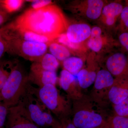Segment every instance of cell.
Here are the masks:
<instances>
[{
	"mask_svg": "<svg viewBox=\"0 0 128 128\" xmlns=\"http://www.w3.org/2000/svg\"><path fill=\"white\" fill-rule=\"evenodd\" d=\"M7 25L34 32L54 41L66 33L68 26L61 9L52 4L38 9H28Z\"/></svg>",
	"mask_w": 128,
	"mask_h": 128,
	"instance_id": "1",
	"label": "cell"
},
{
	"mask_svg": "<svg viewBox=\"0 0 128 128\" xmlns=\"http://www.w3.org/2000/svg\"><path fill=\"white\" fill-rule=\"evenodd\" d=\"M72 120L77 128H95L107 123L109 116L105 108L97 103L90 96L83 95L72 101Z\"/></svg>",
	"mask_w": 128,
	"mask_h": 128,
	"instance_id": "2",
	"label": "cell"
},
{
	"mask_svg": "<svg viewBox=\"0 0 128 128\" xmlns=\"http://www.w3.org/2000/svg\"><path fill=\"white\" fill-rule=\"evenodd\" d=\"M29 91L58 119L71 115L72 103L68 96L60 94L56 86L48 84L38 88L28 83L27 86Z\"/></svg>",
	"mask_w": 128,
	"mask_h": 128,
	"instance_id": "3",
	"label": "cell"
},
{
	"mask_svg": "<svg viewBox=\"0 0 128 128\" xmlns=\"http://www.w3.org/2000/svg\"><path fill=\"white\" fill-rule=\"evenodd\" d=\"M28 82L22 69L18 65L14 66L0 92L2 102L8 108L16 106L26 90Z\"/></svg>",
	"mask_w": 128,
	"mask_h": 128,
	"instance_id": "4",
	"label": "cell"
},
{
	"mask_svg": "<svg viewBox=\"0 0 128 128\" xmlns=\"http://www.w3.org/2000/svg\"><path fill=\"white\" fill-rule=\"evenodd\" d=\"M18 104L23 108L31 120L40 128H51L56 122L57 120L54 118L50 111L27 87Z\"/></svg>",
	"mask_w": 128,
	"mask_h": 128,
	"instance_id": "5",
	"label": "cell"
},
{
	"mask_svg": "<svg viewBox=\"0 0 128 128\" xmlns=\"http://www.w3.org/2000/svg\"><path fill=\"white\" fill-rule=\"evenodd\" d=\"M7 42L8 50L35 62L46 54L48 47V45L46 44L19 40H14Z\"/></svg>",
	"mask_w": 128,
	"mask_h": 128,
	"instance_id": "6",
	"label": "cell"
},
{
	"mask_svg": "<svg viewBox=\"0 0 128 128\" xmlns=\"http://www.w3.org/2000/svg\"><path fill=\"white\" fill-rule=\"evenodd\" d=\"M114 80V76L106 69L99 70L97 74L90 96L97 103L103 107H106L108 104V94Z\"/></svg>",
	"mask_w": 128,
	"mask_h": 128,
	"instance_id": "7",
	"label": "cell"
},
{
	"mask_svg": "<svg viewBox=\"0 0 128 128\" xmlns=\"http://www.w3.org/2000/svg\"><path fill=\"white\" fill-rule=\"evenodd\" d=\"M105 4L102 0H80L73 2L70 8L77 16L88 20H96L100 18Z\"/></svg>",
	"mask_w": 128,
	"mask_h": 128,
	"instance_id": "8",
	"label": "cell"
},
{
	"mask_svg": "<svg viewBox=\"0 0 128 128\" xmlns=\"http://www.w3.org/2000/svg\"><path fill=\"white\" fill-rule=\"evenodd\" d=\"M5 126L6 128H40L18 104L9 108Z\"/></svg>",
	"mask_w": 128,
	"mask_h": 128,
	"instance_id": "9",
	"label": "cell"
},
{
	"mask_svg": "<svg viewBox=\"0 0 128 128\" xmlns=\"http://www.w3.org/2000/svg\"><path fill=\"white\" fill-rule=\"evenodd\" d=\"M106 70L115 78L128 76V54L122 52L114 53L106 60Z\"/></svg>",
	"mask_w": 128,
	"mask_h": 128,
	"instance_id": "10",
	"label": "cell"
},
{
	"mask_svg": "<svg viewBox=\"0 0 128 128\" xmlns=\"http://www.w3.org/2000/svg\"><path fill=\"white\" fill-rule=\"evenodd\" d=\"M59 82L60 87L72 101L78 100L84 95L74 75L64 69L60 72Z\"/></svg>",
	"mask_w": 128,
	"mask_h": 128,
	"instance_id": "11",
	"label": "cell"
},
{
	"mask_svg": "<svg viewBox=\"0 0 128 128\" xmlns=\"http://www.w3.org/2000/svg\"><path fill=\"white\" fill-rule=\"evenodd\" d=\"M28 79L29 81L36 85L38 87H42L48 84L56 86L57 77L56 72L44 70L34 62L31 66Z\"/></svg>",
	"mask_w": 128,
	"mask_h": 128,
	"instance_id": "12",
	"label": "cell"
},
{
	"mask_svg": "<svg viewBox=\"0 0 128 128\" xmlns=\"http://www.w3.org/2000/svg\"><path fill=\"white\" fill-rule=\"evenodd\" d=\"M124 5L121 1L116 0L105 4L99 18L105 26L112 28L119 18Z\"/></svg>",
	"mask_w": 128,
	"mask_h": 128,
	"instance_id": "13",
	"label": "cell"
},
{
	"mask_svg": "<svg viewBox=\"0 0 128 128\" xmlns=\"http://www.w3.org/2000/svg\"><path fill=\"white\" fill-rule=\"evenodd\" d=\"M128 97V76L114 78L108 96V102L117 105Z\"/></svg>",
	"mask_w": 128,
	"mask_h": 128,
	"instance_id": "14",
	"label": "cell"
},
{
	"mask_svg": "<svg viewBox=\"0 0 128 128\" xmlns=\"http://www.w3.org/2000/svg\"><path fill=\"white\" fill-rule=\"evenodd\" d=\"M100 68L96 60L90 59L87 61L86 68H82L77 74V79L81 88H88L94 83Z\"/></svg>",
	"mask_w": 128,
	"mask_h": 128,
	"instance_id": "15",
	"label": "cell"
},
{
	"mask_svg": "<svg viewBox=\"0 0 128 128\" xmlns=\"http://www.w3.org/2000/svg\"><path fill=\"white\" fill-rule=\"evenodd\" d=\"M91 30V28L87 24H73L68 26L65 34L70 42L80 45V44L88 39Z\"/></svg>",
	"mask_w": 128,
	"mask_h": 128,
	"instance_id": "16",
	"label": "cell"
},
{
	"mask_svg": "<svg viewBox=\"0 0 128 128\" xmlns=\"http://www.w3.org/2000/svg\"><path fill=\"white\" fill-rule=\"evenodd\" d=\"M108 38L102 28L96 26L92 28L90 35L88 40V48L92 51L99 53L108 42Z\"/></svg>",
	"mask_w": 128,
	"mask_h": 128,
	"instance_id": "17",
	"label": "cell"
},
{
	"mask_svg": "<svg viewBox=\"0 0 128 128\" xmlns=\"http://www.w3.org/2000/svg\"><path fill=\"white\" fill-rule=\"evenodd\" d=\"M50 52L58 61H64L70 57V52L66 46L56 41H53L48 45Z\"/></svg>",
	"mask_w": 128,
	"mask_h": 128,
	"instance_id": "18",
	"label": "cell"
},
{
	"mask_svg": "<svg viewBox=\"0 0 128 128\" xmlns=\"http://www.w3.org/2000/svg\"><path fill=\"white\" fill-rule=\"evenodd\" d=\"M41 69L48 71L56 72L59 66V62L54 56L47 53L41 59L34 62Z\"/></svg>",
	"mask_w": 128,
	"mask_h": 128,
	"instance_id": "19",
	"label": "cell"
},
{
	"mask_svg": "<svg viewBox=\"0 0 128 128\" xmlns=\"http://www.w3.org/2000/svg\"><path fill=\"white\" fill-rule=\"evenodd\" d=\"M63 64L64 69L74 75L82 69L84 61L80 57H70L63 61Z\"/></svg>",
	"mask_w": 128,
	"mask_h": 128,
	"instance_id": "20",
	"label": "cell"
},
{
	"mask_svg": "<svg viewBox=\"0 0 128 128\" xmlns=\"http://www.w3.org/2000/svg\"><path fill=\"white\" fill-rule=\"evenodd\" d=\"M107 122L111 128H128V117L114 114L109 116Z\"/></svg>",
	"mask_w": 128,
	"mask_h": 128,
	"instance_id": "21",
	"label": "cell"
},
{
	"mask_svg": "<svg viewBox=\"0 0 128 128\" xmlns=\"http://www.w3.org/2000/svg\"><path fill=\"white\" fill-rule=\"evenodd\" d=\"M118 29L120 33L128 32V0H126L119 18Z\"/></svg>",
	"mask_w": 128,
	"mask_h": 128,
	"instance_id": "22",
	"label": "cell"
},
{
	"mask_svg": "<svg viewBox=\"0 0 128 128\" xmlns=\"http://www.w3.org/2000/svg\"><path fill=\"white\" fill-rule=\"evenodd\" d=\"M24 1L22 0H0V6L8 13L14 12L19 9Z\"/></svg>",
	"mask_w": 128,
	"mask_h": 128,
	"instance_id": "23",
	"label": "cell"
},
{
	"mask_svg": "<svg viewBox=\"0 0 128 128\" xmlns=\"http://www.w3.org/2000/svg\"><path fill=\"white\" fill-rule=\"evenodd\" d=\"M14 65L12 63H0V92L11 72Z\"/></svg>",
	"mask_w": 128,
	"mask_h": 128,
	"instance_id": "24",
	"label": "cell"
},
{
	"mask_svg": "<svg viewBox=\"0 0 128 128\" xmlns=\"http://www.w3.org/2000/svg\"><path fill=\"white\" fill-rule=\"evenodd\" d=\"M114 114L128 117V97L117 105H112Z\"/></svg>",
	"mask_w": 128,
	"mask_h": 128,
	"instance_id": "25",
	"label": "cell"
},
{
	"mask_svg": "<svg viewBox=\"0 0 128 128\" xmlns=\"http://www.w3.org/2000/svg\"><path fill=\"white\" fill-rule=\"evenodd\" d=\"M50 128H77L74 125L70 117L63 118L56 120Z\"/></svg>",
	"mask_w": 128,
	"mask_h": 128,
	"instance_id": "26",
	"label": "cell"
},
{
	"mask_svg": "<svg viewBox=\"0 0 128 128\" xmlns=\"http://www.w3.org/2000/svg\"><path fill=\"white\" fill-rule=\"evenodd\" d=\"M8 109L9 108L6 105L0 102V128H4Z\"/></svg>",
	"mask_w": 128,
	"mask_h": 128,
	"instance_id": "27",
	"label": "cell"
},
{
	"mask_svg": "<svg viewBox=\"0 0 128 128\" xmlns=\"http://www.w3.org/2000/svg\"><path fill=\"white\" fill-rule=\"evenodd\" d=\"M118 41L120 44L128 53V32L120 34Z\"/></svg>",
	"mask_w": 128,
	"mask_h": 128,
	"instance_id": "28",
	"label": "cell"
},
{
	"mask_svg": "<svg viewBox=\"0 0 128 128\" xmlns=\"http://www.w3.org/2000/svg\"><path fill=\"white\" fill-rule=\"evenodd\" d=\"M52 2L48 0H38L32 2V6L34 9H38L51 4Z\"/></svg>",
	"mask_w": 128,
	"mask_h": 128,
	"instance_id": "29",
	"label": "cell"
},
{
	"mask_svg": "<svg viewBox=\"0 0 128 128\" xmlns=\"http://www.w3.org/2000/svg\"><path fill=\"white\" fill-rule=\"evenodd\" d=\"M8 44L7 41L0 38V58L2 57L6 51H7Z\"/></svg>",
	"mask_w": 128,
	"mask_h": 128,
	"instance_id": "30",
	"label": "cell"
},
{
	"mask_svg": "<svg viewBox=\"0 0 128 128\" xmlns=\"http://www.w3.org/2000/svg\"><path fill=\"white\" fill-rule=\"evenodd\" d=\"M7 18V14L6 12L0 10V25L6 20Z\"/></svg>",
	"mask_w": 128,
	"mask_h": 128,
	"instance_id": "31",
	"label": "cell"
},
{
	"mask_svg": "<svg viewBox=\"0 0 128 128\" xmlns=\"http://www.w3.org/2000/svg\"><path fill=\"white\" fill-rule=\"evenodd\" d=\"M110 128V126L108 125V124L107 123L106 124H104V125H102L98 127H95V128Z\"/></svg>",
	"mask_w": 128,
	"mask_h": 128,
	"instance_id": "32",
	"label": "cell"
},
{
	"mask_svg": "<svg viewBox=\"0 0 128 128\" xmlns=\"http://www.w3.org/2000/svg\"><path fill=\"white\" fill-rule=\"evenodd\" d=\"M2 102L1 98L0 96V102Z\"/></svg>",
	"mask_w": 128,
	"mask_h": 128,
	"instance_id": "33",
	"label": "cell"
},
{
	"mask_svg": "<svg viewBox=\"0 0 128 128\" xmlns=\"http://www.w3.org/2000/svg\"></svg>",
	"mask_w": 128,
	"mask_h": 128,
	"instance_id": "34",
	"label": "cell"
},
{
	"mask_svg": "<svg viewBox=\"0 0 128 128\" xmlns=\"http://www.w3.org/2000/svg\"></svg>",
	"mask_w": 128,
	"mask_h": 128,
	"instance_id": "35",
	"label": "cell"
}]
</instances>
